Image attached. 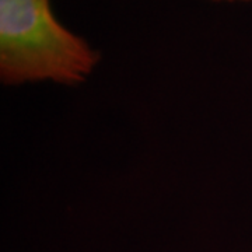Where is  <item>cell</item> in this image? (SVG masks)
<instances>
[{"instance_id":"cell-2","label":"cell","mask_w":252,"mask_h":252,"mask_svg":"<svg viewBox=\"0 0 252 252\" xmlns=\"http://www.w3.org/2000/svg\"><path fill=\"white\" fill-rule=\"evenodd\" d=\"M209 1H216V3H223V1H227V3H237V1H241V3H248V1H252V0H209Z\"/></svg>"},{"instance_id":"cell-1","label":"cell","mask_w":252,"mask_h":252,"mask_svg":"<svg viewBox=\"0 0 252 252\" xmlns=\"http://www.w3.org/2000/svg\"><path fill=\"white\" fill-rule=\"evenodd\" d=\"M98 62V51L55 17L51 0H0V79L4 84L76 86Z\"/></svg>"}]
</instances>
